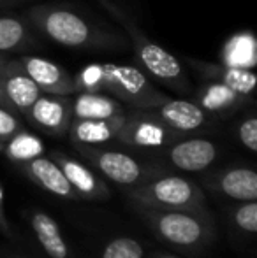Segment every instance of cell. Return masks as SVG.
Returning <instances> with one entry per match:
<instances>
[{"mask_svg": "<svg viewBox=\"0 0 257 258\" xmlns=\"http://www.w3.org/2000/svg\"><path fill=\"white\" fill-rule=\"evenodd\" d=\"M255 42L254 37L248 34H240L233 37L224 49V60L233 67L252 69L255 63Z\"/></svg>", "mask_w": 257, "mask_h": 258, "instance_id": "23", "label": "cell"}, {"mask_svg": "<svg viewBox=\"0 0 257 258\" xmlns=\"http://www.w3.org/2000/svg\"><path fill=\"white\" fill-rule=\"evenodd\" d=\"M159 258H178V256H173V255H164V256H159Z\"/></svg>", "mask_w": 257, "mask_h": 258, "instance_id": "31", "label": "cell"}, {"mask_svg": "<svg viewBox=\"0 0 257 258\" xmlns=\"http://www.w3.org/2000/svg\"><path fill=\"white\" fill-rule=\"evenodd\" d=\"M6 61L7 58L4 56V53H0V105L6 109H9V105H7L6 99H4V93H2V76H4V67H6ZM11 111V109H9Z\"/></svg>", "mask_w": 257, "mask_h": 258, "instance_id": "28", "label": "cell"}, {"mask_svg": "<svg viewBox=\"0 0 257 258\" xmlns=\"http://www.w3.org/2000/svg\"><path fill=\"white\" fill-rule=\"evenodd\" d=\"M129 199L136 207L208 214L201 188L180 176L151 177L146 183L130 188Z\"/></svg>", "mask_w": 257, "mask_h": 258, "instance_id": "5", "label": "cell"}, {"mask_svg": "<svg viewBox=\"0 0 257 258\" xmlns=\"http://www.w3.org/2000/svg\"><path fill=\"white\" fill-rule=\"evenodd\" d=\"M27 0H0V9H6V7H14L18 4H23Z\"/></svg>", "mask_w": 257, "mask_h": 258, "instance_id": "30", "label": "cell"}, {"mask_svg": "<svg viewBox=\"0 0 257 258\" xmlns=\"http://www.w3.org/2000/svg\"><path fill=\"white\" fill-rule=\"evenodd\" d=\"M248 100H250L248 97L240 95L229 86L215 81H208L195 93V104L204 109L208 114H227L243 107Z\"/></svg>", "mask_w": 257, "mask_h": 258, "instance_id": "20", "label": "cell"}, {"mask_svg": "<svg viewBox=\"0 0 257 258\" xmlns=\"http://www.w3.org/2000/svg\"><path fill=\"white\" fill-rule=\"evenodd\" d=\"M162 121L168 126H171L173 130L180 134L185 132H194L202 126H206L210 123V114L201 109L195 102L190 100H182V99H171L169 97L166 102L157 105L155 109H151Z\"/></svg>", "mask_w": 257, "mask_h": 258, "instance_id": "14", "label": "cell"}, {"mask_svg": "<svg viewBox=\"0 0 257 258\" xmlns=\"http://www.w3.org/2000/svg\"><path fill=\"white\" fill-rule=\"evenodd\" d=\"M187 65L192 69L194 72H197L202 79L206 81H215L222 83V85L229 86L231 90L238 92L240 95L252 99V93L255 88V74L252 72V69H243V67H233L227 63H210L204 60H197V58H185Z\"/></svg>", "mask_w": 257, "mask_h": 258, "instance_id": "11", "label": "cell"}, {"mask_svg": "<svg viewBox=\"0 0 257 258\" xmlns=\"http://www.w3.org/2000/svg\"><path fill=\"white\" fill-rule=\"evenodd\" d=\"M238 139L247 148L248 151H257V119L255 116H248L247 119L240 123L238 126Z\"/></svg>", "mask_w": 257, "mask_h": 258, "instance_id": "27", "label": "cell"}, {"mask_svg": "<svg viewBox=\"0 0 257 258\" xmlns=\"http://www.w3.org/2000/svg\"><path fill=\"white\" fill-rule=\"evenodd\" d=\"M136 209L159 239L176 248H201L208 244L215 235V227L210 214L148 209V207H136Z\"/></svg>", "mask_w": 257, "mask_h": 258, "instance_id": "4", "label": "cell"}, {"mask_svg": "<svg viewBox=\"0 0 257 258\" xmlns=\"http://www.w3.org/2000/svg\"><path fill=\"white\" fill-rule=\"evenodd\" d=\"M21 128H23V125H21L16 112L9 111V109L0 105V150H2V146L11 137Z\"/></svg>", "mask_w": 257, "mask_h": 258, "instance_id": "26", "label": "cell"}, {"mask_svg": "<svg viewBox=\"0 0 257 258\" xmlns=\"http://www.w3.org/2000/svg\"><path fill=\"white\" fill-rule=\"evenodd\" d=\"M37 46L39 39L27 18L0 14V53H25Z\"/></svg>", "mask_w": 257, "mask_h": 258, "instance_id": "18", "label": "cell"}, {"mask_svg": "<svg viewBox=\"0 0 257 258\" xmlns=\"http://www.w3.org/2000/svg\"><path fill=\"white\" fill-rule=\"evenodd\" d=\"M20 61L42 93H49V95H74L76 93L74 78L60 65L32 54L21 56Z\"/></svg>", "mask_w": 257, "mask_h": 258, "instance_id": "10", "label": "cell"}, {"mask_svg": "<svg viewBox=\"0 0 257 258\" xmlns=\"http://www.w3.org/2000/svg\"><path fill=\"white\" fill-rule=\"evenodd\" d=\"M219 156V148L208 139H183L168 146V158L176 169L201 172Z\"/></svg>", "mask_w": 257, "mask_h": 258, "instance_id": "13", "label": "cell"}, {"mask_svg": "<svg viewBox=\"0 0 257 258\" xmlns=\"http://www.w3.org/2000/svg\"><path fill=\"white\" fill-rule=\"evenodd\" d=\"M27 118L44 134H49L53 137L67 136L72 119L71 97L41 93L39 99L28 109Z\"/></svg>", "mask_w": 257, "mask_h": 258, "instance_id": "9", "label": "cell"}, {"mask_svg": "<svg viewBox=\"0 0 257 258\" xmlns=\"http://www.w3.org/2000/svg\"><path fill=\"white\" fill-rule=\"evenodd\" d=\"M212 186L219 194L238 202L257 201V174L247 167L222 170L213 177Z\"/></svg>", "mask_w": 257, "mask_h": 258, "instance_id": "19", "label": "cell"}, {"mask_svg": "<svg viewBox=\"0 0 257 258\" xmlns=\"http://www.w3.org/2000/svg\"><path fill=\"white\" fill-rule=\"evenodd\" d=\"M233 221L241 232L255 234L257 232V202L247 201L238 204L233 211Z\"/></svg>", "mask_w": 257, "mask_h": 258, "instance_id": "25", "label": "cell"}, {"mask_svg": "<svg viewBox=\"0 0 257 258\" xmlns=\"http://www.w3.org/2000/svg\"><path fill=\"white\" fill-rule=\"evenodd\" d=\"M79 155L85 156L90 163L97 167L102 176L111 179L113 183L122 184V186H137L153 177L148 167H144L141 162H137L134 156L122 153L117 150H108L102 146H81L74 144Z\"/></svg>", "mask_w": 257, "mask_h": 258, "instance_id": "7", "label": "cell"}, {"mask_svg": "<svg viewBox=\"0 0 257 258\" xmlns=\"http://www.w3.org/2000/svg\"><path fill=\"white\" fill-rule=\"evenodd\" d=\"M182 134L168 126L151 109H132L125 112L117 141L137 150H161L180 139Z\"/></svg>", "mask_w": 257, "mask_h": 258, "instance_id": "6", "label": "cell"}, {"mask_svg": "<svg viewBox=\"0 0 257 258\" xmlns=\"http://www.w3.org/2000/svg\"><path fill=\"white\" fill-rule=\"evenodd\" d=\"M97 2L127 32L130 46L136 51L137 60H139V63L143 65V69L151 78L157 79L159 83H162V85L168 86L169 90H173L176 93L185 95V93L190 92L189 74L185 72L183 65L180 63V60L175 54L166 51L161 44L151 41L144 34L143 28L134 21V18L129 16L117 2H113V0H97Z\"/></svg>", "mask_w": 257, "mask_h": 258, "instance_id": "3", "label": "cell"}, {"mask_svg": "<svg viewBox=\"0 0 257 258\" xmlns=\"http://www.w3.org/2000/svg\"><path fill=\"white\" fill-rule=\"evenodd\" d=\"M144 249L141 242L132 237H117L108 242L100 258H143Z\"/></svg>", "mask_w": 257, "mask_h": 258, "instance_id": "24", "label": "cell"}, {"mask_svg": "<svg viewBox=\"0 0 257 258\" xmlns=\"http://www.w3.org/2000/svg\"><path fill=\"white\" fill-rule=\"evenodd\" d=\"M49 158L62 169L64 176L67 177L69 184L74 188L79 199L102 201V199L110 197V188L106 186V183L85 163L78 162L76 158H71V156L64 153H59V151H53Z\"/></svg>", "mask_w": 257, "mask_h": 258, "instance_id": "12", "label": "cell"}, {"mask_svg": "<svg viewBox=\"0 0 257 258\" xmlns=\"http://www.w3.org/2000/svg\"><path fill=\"white\" fill-rule=\"evenodd\" d=\"M78 92H102L130 109H155L169 99L150 81L144 72L132 65L88 63L74 78Z\"/></svg>", "mask_w": 257, "mask_h": 258, "instance_id": "2", "label": "cell"}, {"mask_svg": "<svg viewBox=\"0 0 257 258\" xmlns=\"http://www.w3.org/2000/svg\"><path fill=\"white\" fill-rule=\"evenodd\" d=\"M0 230L9 234V225H7L6 214H4V191L0 188Z\"/></svg>", "mask_w": 257, "mask_h": 258, "instance_id": "29", "label": "cell"}, {"mask_svg": "<svg viewBox=\"0 0 257 258\" xmlns=\"http://www.w3.org/2000/svg\"><path fill=\"white\" fill-rule=\"evenodd\" d=\"M2 93L11 111L27 116L28 109L42 92L27 74L20 58H7L2 76Z\"/></svg>", "mask_w": 257, "mask_h": 258, "instance_id": "8", "label": "cell"}, {"mask_svg": "<svg viewBox=\"0 0 257 258\" xmlns=\"http://www.w3.org/2000/svg\"><path fill=\"white\" fill-rule=\"evenodd\" d=\"M124 116L111 119H71L69 125V137L72 144L81 146H102L110 141L117 139L118 130L124 123Z\"/></svg>", "mask_w": 257, "mask_h": 258, "instance_id": "17", "label": "cell"}, {"mask_svg": "<svg viewBox=\"0 0 257 258\" xmlns=\"http://www.w3.org/2000/svg\"><path fill=\"white\" fill-rule=\"evenodd\" d=\"M2 151L11 162L23 165V163L44 155V144H42V141L37 136L21 128L4 144Z\"/></svg>", "mask_w": 257, "mask_h": 258, "instance_id": "22", "label": "cell"}, {"mask_svg": "<svg viewBox=\"0 0 257 258\" xmlns=\"http://www.w3.org/2000/svg\"><path fill=\"white\" fill-rule=\"evenodd\" d=\"M30 225L39 244L52 258H69V246L65 242L59 223L48 213L35 211L30 216Z\"/></svg>", "mask_w": 257, "mask_h": 258, "instance_id": "21", "label": "cell"}, {"mask_svg": "<svg viewBox=\"0 0 257 258\" xmlns=\"http://www.w3.org/2000/svg\"><path fill=\"white\" fill-rule=\"evenodd\" d=\"M25 18L41 34L65 48L117 49L129 42L120 32L100 27L67 6L35 4L27 11Z\"/></svg>", "mask_w": 257, "mask_h": 258, "instance_id": "1", "label": "cell"}, {"mask_svg": "<svg viewBox=\"0 0 257 258\" xmlns=\"http://www.w3.org/2000/svg\"><path fill=\"white\" fill-rule=\"evenodd\" d=\"M21 169L28 176V179H32L37 186H41L48 194L69 199V201H78L79 199L74 188L69 184L67 177L64 176L62 169L48 156H37L30 162L23 163Z\"/></svg>", "mask_w": 257, "mask_h": 258, "instance_id": "15", "label": "cell"}, {"mask_svg": "<svg viewBox=\"0 0 257 258\" xmlns=\"http://www.w3.org/2000/svg\"><path fill=\"white\" fill-rule=\"evenodd\" d=\"M125 112L124 104L102 92H78L71 97V114L76 119H111Z\"/></svg>", "mask_w": 257, "mask_h": 258, "instance_id": "16", "label": "cell"}]
</instances>
